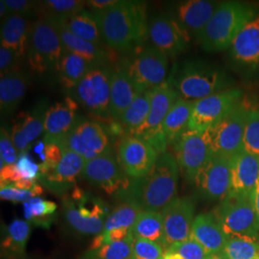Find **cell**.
Returning <instances> with one entry per match:
<instances>
[{
    "instance_id": "cell-1",
    "label": "cell",
    "mask_w": 259,
    "mask_h": 259,
    "mask_svg": "<svg viewBox=\"0 0 259 259\" xmlns=\"http://www.w3.org/2000/svg\"><path fill=\"white\" fill-rule=\"evenodd\" d=\"M104 44L121 53L143 47L148 38L146 3L118 0L108 9L93 12Z\"/></svg>"
},
{
    "instance_id": "cell-2",
    "label": "cell",
    "mask_w": 259,
    "mask_h": 259,
    "mask_svg": "<svg viewBox=\"0 0 259 259\" xmlns=\"http://www.w3.org/2000/svg\"><path fill=\"white\" fill-rule=\"evenodd\" d=\"M179 171L176 157L166 151L158 156L146 176L130 179L128 186L116 198L120 202L138 204L143 211L161 212L177 198Z\"/></svg>"
},
{
    "instance_id": "cell-3",
    "label": "cell",
    "mask_w": 259,
    "mask_h": 259,
    "mask_svg": "<svg viewBox=\"0 0 259 259\" xmlns=\"http://www.w3.org/2000/svg\"><path fill=\"white\" fill-rule=\"evenodd\" d=\"M169 79L180 98L191 102L233 89V81L229 75L203 60L184 62Z\"/></svg>"
},
{
    "instance_id": "cell-4",
    "label": "cell",
    "mask_w": 259,
    "mask_h": 259,
    "mask_svg": "<svg viewBox=\"0 0 259 259\" xmlns=\"http://www.w3.org/2000/svg\"><path fill=\"white\" fill-rule=\"evenodd\" d=\"M257 15L256 9L250 3L242 1L219 3L200 37L201 47L207 53H218L229 49L243 28Z\"/></svg>"
},
{
    "instance_id": "cell-5",
    "label": "cell",
    "mask_w": 259,
    "mask_h": 259,
    "mask_svg": "<svg viewBox=\"0 0 259 259\" xmlns=\"http://www.w3.org/2000/svg\"><path fill=\"white\" fill-rule=\"evenodd\" d=\"M62 207L66 225L83 236H97L102 233L111 213L100 198L78 187H74L71 194L64 196Z\"/></svg>"
},
{
    "instance_id": "cell-6",
    "label": "cell",
    "mask_w": 259,
    "mask_h": 259,
    "mask_svg": "<svg viewBox=\"0 0 259 259\" xmlns=\"http://www.w3.org/2000/svg\"><path fill=\"white\" fill-rule=\"evenodd\" d=\"M253 194L230 193L214 209L213 215L226 235L259 242V221Z\"/></svg>"
},
{
    "instance_id": "cell-7",
    "label": "cell",
    "mask_w": 259,
    "mask_h": 259,
    "mask_svg": "<svg viewBox=\"0 0 259 259\" xmlns=\"http://www.w3.org/2000/svg\"><path fill=\"white\" fill-rule=\"evenodd\" d=\"M64 53L62 40L51 17H40L32 27L28 65L32 71L39 75L59 72Z\"/></svg>"
},
{
    "instance_id": "cell-8",
    "label": "cell",
    "mask_w": 259,
    "mask_h": 259,
    "mask_svg": "<svg viewBox=\"0 0 259 259\" xmlns=\"http://www.w3.org/2000/svg\"><path fill=\"white\" fill-rule=\"evenodd\" d=\"M119 65L141 93L153 91L166 81L168 57L152 45L131 52Z\"/></svg>"
},
{
    "instance_id": "cell-9",
    "label": "cell",
    "mask_w": 259,
    "mask_h": 259,
    "mask_svg": "<svg viewBox=\"0 0 259 259\" xmlns=\"http://www.w3.org/2000/svg\"><path fill=\"white\" fill-rule=\"evenodd\" d=\"M180 98L170 79L152 91L150 112L146 121L132 136L145 140L160 155L166 152L167 141L162 132V123L171 108Z\"/></svg>"
},
{
    "instance_id": "cell-10",
    "label": "cell",
    "mask_w": 259,
    "mask_h": 259,
    "mask_svg": "<svg viewBox=\"0 0 259 259\" xmlns=\"http://www.w3.org/2000/svg\"><path fill=\"white\" fill-rule=\"evenodd\" d=\"M111 73L109 65L94 67L66 96L95 116H110Z\"/></svg>"
},
{
    "instance_id": "cell-11",
    "label": "cell",
    "mask_w": 259,
    "mask_h": 259,
    "mask_svg": "<svg viewBox=\"0 0 259 259\" xmlns=\"http://www.w3.org/2000/svg\"><path fill=\"white\" fill-rule=\"evenodd\" d=\"M248 111L240 101L223 119L204 132L211 155L232 159L243 150Z\"/></svg>"
},
{
    "instance_id": "cell-12",
    "label": "cell",
    "mask_w": 259,
    "mask_h": 259,
    "mask_svg": "<svg viewBox=\"0 0 259 259\" xmlns=\"http://www.w3.org/2000/svg\"><path fill=\"white\" fill-rule=\"evenodd\" d=\"M63 144L65 148L83 157L85 161L112 150L111 139L102 125L82 115H80Z\"/></svg>"
},
{
    "instance_id": "cell-13",
    "label": "cell",
    "mask_w": 259,
    "mask_h": 259,
    "mask_svg": "<svg viewBox=\"0 0 259 259\" xmlns=\"http://www.w3.org/2000/svg\"><path fill=\"white\" fill-rule=\"evenodd\" d=\"M231 167L230 158L211 155L192 184L196 194L206 201H223L231 192Z\"/></svg>"
},
{
    "instance_id": "cell-14",
    "label": "cell",
    "mask_w": 259,
    "mask_h": 259,
    "mask_svg": "<svg viewBox=\"0 0 259 259\" xmlns=\"http://www.w3.org/2000/svg\"><path fill=\"white\" fill-rule=\"evenodd\" d=\"M81 177L88 183L101 187L106 193L115 197L128 186L130 182V178L124 173L113 149L85 161Z\"/></svg>"
},
{
    "instance_id": "cell-15",
    "label": "cell",
    "mask_w": 259,
    "mask_h": 259,
    "mask_svg": "<svg viewBox=\"0 0 259 259\" xmlns=\"http://www.w3.org/2000/svg\"><path fill=\"white\" fill-rule=\"evenodd\" d=\"M243 93L232 89L194 102L188 130L204 133L223 119L240 102Z\"/></svg>"
},
{
    "instance_id": "cell-16",
    "label": "cell",
    "mask_w": 259,
    "mask_h": 259,
    "mask_svg": "<svg viewBox=\"0 0 259 259\" xmlns=\"http://www.w3.org/2000/svg\"><path fill=\"white\" fill-rule=\"evenodd\" d=\"M173 146L179 168L185 180L192 185L198 172L211 156L205 134L187 130Z\"/></svg>"
},
{
    "instance_id": "cell-17",
    "label": "cell",
    "mask_w": 259,
    "mask_h": 259,
    "mask_svg": "<svg viewBox=\"0 0 259 259\" xmlns=\"http://www.w3.org/2000/svg\"><path fill=\"white\" fill-rule=\"evenodd\" d=\"M158 156L148 142L132 135L122 138L117 148L121 167L126 176L133 180L146 176L155 165Z\"/></svg>"
},
{
    "instance_id": "cell-18",
    "label": "cell",
    "mask_w": 259,
    "mask_h": 259,
    "mask_svg": "<svg viewBox=\"0 0 259 259\" xmlns=\"http://www.w3.org/2000/svg\"><path fill=\"white\" fill-rule=\"evenodd\" d=\"M230 62L241 74L250 76L259 70V15L234 38L229 48Z\"/></svg>"
},
{
    "instance_id": "cell-19",
    "label": "cell",
    "mask_w": 259,
    "mask_h": 259,
    "mask_svg": "<svg viewBox=\"0 0 259 259\" xmlns=\"http://www.w3.org/2000/svg\"><path fill=\"white\" fill-rule=\"evenodd\" d=\"M148 38L167 57H175L185 52L190 37L171 15H158L148 22Z\"/></svg>"
},
{
    "instance_id": "cell-20",
    "label": "cell",
    "mask_w": 259,
    "mask_h": 259,
    "mask_svg": "<svg viewBox=\"0 0 259 259\" xmlns=\"http://www.w3.org/2000/svg\"><path fill=\"white\" fill-rule=\"evenodd\" d=\"M194 212V203L189 198H176L162 209L161 214L168 248L190 238Z\"/></svg>"
},
{
    "instance_id": "cell-21",
    "label": "cell",
    "mask_w": 259,
    "mask_h": 259,
    "mask_svg": "<svg viewBox=\"0 0 259 259\" xmlns=\"http://www.w3.org/2000/svg\"><path fill=\"white\" fill-rule=\"evenodd\" d=\"M85 160L69 149L64 150L63 157L57 166L46 175L37 178V181L54 194L65 196L81 177Z\"/></svg>"
},
{
    "instance_id": "cell-22",
    "label": "cell",
    "mask_w": 259,
    "mask_h": 259,
    "mask_svg": "<svg viewBox=\"0 0 259 259\" xmlns=\"http://www.w3.org/2000/svg\"><path fill=\"white\" fill-rule=\"evenodd\" d=\"M219 3L206 0H188L177 4L170 14L190 38L199 41Z\"/></svg>"
},
{
    "instance_id": "cell-23",
    "label": "cell",
    "mask_w": 259,
    "mask_h": 259,
    "mask_svg": "<svg viewBox=\"0 0 259 259\" xmlns=\"http://www.w3.org/2000/svg\"><path fill=\"white\" fill-rule=\"evenodd\" d=\"M46 100H41L29 111H22L15 118L11 138L19 153H24L33 141L45 133V120L48 110Z\"/></svg>"
},
{
    "instance_id": "cell-24",
    "label": "cell",
    "mask_w": 259,
    "mask_h": 259,
    "mask_svg": "<svg viewBox=\"0 0 259 259\" xmlns=\"http://www.w3.org/2000/svg\"><path fill=\"white\" fill-rule=\"evenodd\" d=\"M78 106L72 98L65 96L64 102L55 103L48 108L45 120V143L64 142L80 117L77 113Z\"/></svg>"
},
{
    "instance_id": "cell-25",
    "label": "cell",
    "mask_w": 259,
    "mask_h": 259,
    "mask_svg": "<svg viewBox=\"0 0 259 259\" xmlns=\"http://www.w3.org/2000/svg\"><path fill=\"white\" fill-rule=\"evenodd\" d=\"M230 193L253 194L259 180V157L242 150L231 159Z\"/></svg>"
},
{
    "instance_id": "cell-26",
    "label": "cell",
    "mask_w": 259,
    "mask_h": 259,
    "mask_svg": "<svg viewBox=\"0 0 259 259\" xmlns=\"http://www.w3.org/2000/svg\"><path fill=\"white\" fill-rule=\"evenodd\" d=\"M33 23L27 17L10 15L1 25V46L13 50L20 60L27 57Z\"/></svg>"
},
{
    "instance_id": "cell-27",
    "label": "cell",
    "mask_w": 259,
    "mask_h": 259,
    "mask_svg": "<svg viewBox=\"0 0 259 259\" xmlns=\"http://www.w3.org/2000/svg\"><path fill=\"white\" fill-rule=\"evenodd\" d=\"M190 238L201 244L209 254L222 253L229 239L213 213H203L195 217Z\"/></svg>"
},
{
    "instance_id": "cell-28",
    "label": "cell",
    "mask_w": 259,
    "mask_h": 259,
    "mask_svg": "<svg viewBox=\"0 0 259 259\" xmlns=\"http://www.w3.org/2000/svg\"><path fill=\"white\" fill-rule=\"evenodd\" d=\"M51 18L55 23L56 29L62 40L64 49L83 57V59L89 61L94 67L108 66L110 57L108 52L104 49V47L96 46L93 42L77 37L68 29H66L59 19L54 17Z\"/></svg>"
},
{
    "instance_id": "cell-29",
    "label": "cell",
    "mask_w": 259,
    "mask_h": 259,
    "mask_svg": "<svg viewBox=\"0 0 259 259\" xmlns=\"http://www.w3.org/2000/svg\"><path fill=\"white\" fill-rule=\"evenodd\" d=\"M139 89L120 65L112 68L111 82L110 116L119 120L122 113L139 96Z\"/></svg>"
},
{
    "instance_id": "cell-30",
    "label": "cell",
    "mask_w": 259,
    "mask_h": 259,
    "mask_svg": "<svg viewBox=\"0 0 259 259\" xmlns=\"http://www.w3.org/2000/svg\"><path fill=\"white\" fill-rule=\"evenodd\" d=\"M27 78L22 72L14 71L1 76L0 111L2 118L12 115L19 108L27 92Z\"/></svg>"
},
{
    "instance_id": "cell-31",
    "label": "cell",
    "mask_w": 259,
    "mask_h": 259,
    "mask_svg": "<svg viewBox=\"0 0 259 259\" xmlns=\"http://www.w3.org/2000/svg\"><path fill=\"white\" fill-rule=\"evenodd\" d=\"M32 225L27 221L16 219L2 228V257L18 259L24 256Z\"/></svg>"
},
{
    "instance_id": "cell-32",
    "label": "cell",
    "mask_w": 259,
    "mask_h": 259,
    "mask_svg": "<svg viewBox=\"0 0 259 259\" xmlns=\"http://www.w3.org/2000/svg\"><path fill=\"white\" fill-rule=\"evenodd\" d=\"M54 18L59 19L66 29L77 37L102 47V37L100 35L97 19L93 11L83 9L74 14Z\"/></svg>"
},
{
    "instance_id": "cell-33",
    "label": "cell",
    "mask_w": 259,
    "mask_h": 259,
    "mask_svg": "<svg viewBox=\"0 0 259 259\" xmlns=\"http://www.w3.org/2000/svg\"><path fill=\"white\" fill-rule=\"evenodd\" d=\"M193 107L194 102L179 98L168 112L161 127L168 145H173L188 130Z\"/></svg>"
},
{
    "instance_id": "cell-34",
    "label": "cell",
    "mask_w": 259,
    "mask_h": 259,
    "mask_svg": "<svg viewBox=\"0 0 259 259\" xmlns=\"http://www.w3.org/2000/svg\"><path fill=\"white\" fill-rule=\"evenodd\" d=\"M132 232L135 239L157 243L163 248L164 252L168 249L161 212L142 211L139 213L135 225L132 228Z\"/></svg>"
},
{
    "instance_id": "cell-35",
    "label": "cell",
    "mask_w": 259,
    "mask_h": 259,
    "mask_svg": "<svg viewBox=\"0 0 259 259\" xmlns=\"http://www.w3.org/2000/svg\"><path fill=\"white\" fill-rule=\"evenodd\" d=\"M93 68L94 66L83 57L64 49L58 76L65 93L73 90Z\"/></svg>"
},
{
    "instance_id": "cell-36",
    "label": "cell",
    "mask_w": 259,
    "mask_h": 259,
    "mask_svg": "<svg viewBox=\"0 0 259 259\" xmlns=\"http://www.w3.org/2000/svg\"><path fill=\"white\" fill-rule=\"evenodd\" d=\"M57 204L54 202L34 198L23 204L24 217L27 222L37 228L49 229L55 221Z\"/></svg>"
},
{
    "instance_id": "cell-37",
    "label": "cell",
    "mask_w": 259,
    "mask_h": 259,
    "mask_svg": "<svg viewBox=\"0 0 259 259\" xmlns=\"http://www.w3.org/2000/svg\"><path fill=\"white\" fill-rule=\"evenodd\" d=\"M152 91L142 92L122 113L119 118L122 127L129 132L130 135L146 121L150 112Z\"/></svg>"
},
{
    "instance_id": "cell-38",
    "label": "cell",
    "mask_w": 259,
    "mask_h": 259,
    "mask_svg": "<svg viewBox=\"0 0 259 259\" xmlns=\"http://www.w3.org/2000/svg\"><path fill=\"white\" fill-rule=\"evenodd\" d=\"M143 210L138 204L131 202H121L108 216L103 232L113 229H132L139 213Z\"/></svg>"
},
{
    "instance_id": "cell-39",
    "label": "cell",
    "mask_w": 259,
    "mask_h": 259,
    "mask_svg": "<svg viewBox=\"0 0 259 259\" xmlns=\"http://www.w3.org/2000/svg\"><path fill=\"white\" fill-rule=\"evenodd\" d=\"M134 237L127 240L111 243L98 250H88L81 259H132Z\"/></svg>"
},
{
    "instance_id": "cell-40",
    "label": "cell",
    "mask_w": 259,
    "mask_h": 259,
    "mask_svg": "<svg viewBox=\"0 0 259 259\" xmlns=\"http://www.w3.org/2000/svg\"><path fill=\"white\" fill-rule=\"evenodd\" d=\"M222 253L229 259H254L259 257V242L231 237L227 241Z\"/></svg>"
},
{
    "instance_id": "cell-41",
    "label": "cell",
    "mask_w": 259,
    "mask_h": 259,
    "mask_svg": "<svg viewBox=\"0 0 259 259\" xmlns=\"http://www.w3.org/2000/svg\"><path fill=\"white\" fill-rule=\"evenodd\" d=\"M85 4L80 0H46L38 2L37 12L42 17H64L82 11Z\"/></svg>"
},
{
    "instance_id": "cell-42",
    "label": "cell",
    "mask_w": 259,
    "mask_h": 259,
    "mask_svg": "<svg viewBox=\"0 0 259 259\" xmlns=\"http://www.w3.org/2000/svg\"><path fill=\"white\" fill-rule=\"evenodd\" d=\"M243 150L259 157V109L248 111L243 138Z\"/></svg>"
},
{
    "instance_id": "cell-43",
    "label": "cell",
    "mask_w": 259,
    "mask_h": 259,
    "mask_svg": "<svg viewBox=\"0 0 259 259\" xmlns=\"http://www.w3.org/2000/svg\"><path fill=\"white\" fill-rule=\"evenodd\" d=\"M164 253H178L184 259H206L209 253L192 238L170 246Z\"/></svg>"
},
{
    "instance_id": "cell-44",
    "label": "cell",
    "mask_w": 259,
    "mask_h": 259,
    "mask_svg": "<svg viewBox=\"0 0 259 259\" xmlns=\"http://www.w3.org/2000/svg\"><path fill=\"white\" fill-rule=\"evenodd\" d=\"M44 189L39 185H36L33 190H21L14 185H10L0 189V196L2 200L13 203H26L28 201L42 195Z\"/></svg>"
},
{
    "instance_id": "cell-45",
    "label": "cell",
    "mask_w": 259,
    "mask_h": 259,
    "mask_svg": "<svg viewBox=\"0 0 259 259\" xmlns=\"http://www.w3.org/2000/svg\"><path fill=\"white\" fill-rule=\"evenodd\" d=\"M163 248L151 241L135 239L133 242V257L137 259H162Z\"/></svg>"
},
{
    "instance_id": "cell-46",
    "label": "cell",
    "mask_w": 259,
    "mask_h": 259,
    "mask_svg": "<svg viewBox=\"0 0 259 259\" xmlns=\"http://www.w3.org/2000/svg\"><path fill=\"white\" fill-rule=\"evenodd\" d=\"M0 162L1 168L5 165L16 164L19 155L11 136L7 130L1 128L0 131Z\"/></svg>"
},
{
    "instance_id": "cell-47",
    "label": "cell",
    "mask_w": 259,
    "mask_h": 259,
    "mask_svg": "<svg viewBox=\"0 0 259 259\" xmlns=\"http://www.w3.org/2000/svg\"><path fill=\"white\" fill-rule=\"evenodd\" d=\"M20 175L23 179H28L32 181H37L39 174V165L35 163L29 156L27 152L19 154V158L16 162Z\"/></svg>"
},
{
    "instance_id": "cell-48",
    "label": "cell",
    "mask_w": 259,
    "mask_h": 259,
    "mask_svg": "<svg viewBox=\"0 0 259 259\" xmlns=\"http://www.w3.org/2000/svg\"><path fill=\"white\" fill-rule=\"evenodd\" d=\"M18 55L9 48L1 46L0 47V73L1 76L9 74L14 71H19L17 69L19 62Z\"/></svg>"
},
{
    "instance_id": "cell-49",
    "label": "cell",
    "mask_w": 259,
    "mask_h": 259,
    "mask_svg": "<svg viewBox=\"0 0 259 259\" xmlns=\"http://www.w3.org/2000/svg\"><path fill=\"white\" fill-rule=\"evenodd\" d=\"M9 15H19L27 17L29 14L37 12L38 2L30 0H4Z\"/></svg>"
},
{
    "instance_id": "cell-50",
    "label": "cell",
    "mask_w": 259,
    "mask_h": 259,
    "mask_svg": "<svg viewBox=\"0 0 259 259\" xmlns=\"http://www.w3.org/2000/svg\"><path fill=\"white\" fill-rule=\"evenodd\" d=\"M98 236L101 240L102 246L111 243L122 242L134 237L132 229H113L108 232H103Z\"/></svg>"
},
{
    "instance_id": "cell-51",
    "label": "cell",
    "mask_w": 259,
    "mask_h": 259,
    "mask_svg": "<svg viewBox=\"0 0 259 259\" xmlns=\"http://www.w3.org/2000/svg\"><path fill=\"white\" fill-rule=\"evenodd\" d=\"M23 178L20 175L18 167L16 164L12 165H5L1 168L0 171V180H1V187L13 185Z\"/></svg>"
},
{
    "instance_id": "cell-52",
    "label": "cell",
    "mask_w": 259,
    "mask_h": 259,
    "mask_svg": "<svg viewBox=\"0 0 259 259\" xmlns=\"http://www.w3.org/2000/svg\"><path fill=\"white\" fill-rule=\"evenodd\" d=\"M118 0H90L87 1V5L93 9V12L102 11L113 6Z\"/></svg>"
},
{
    "instance_id": "cell-53",
    "label": "cell",
    "mask_w": 259,
    "mask_h": 259,
    "mask_svg": "<svg viewBox=\"0 0 259 259\" xmlns=\"http://www.w3.org/2000/svg\"><path fill=\"white\" fill-rule=\"evenodd\" d=\"M37 181H32V180H28V179H22L19 182L13 184L15 187L21 189V190H33L35 188V186L37 185Z\"/></svg>"
},
{
    "instance_id": "cell-54",
    "label": "cell",
    "mask_w": 259,
    "mask_h": 259,
    "mask_svg": "<svg viewBox=\"0 0 259 259\" xmlns=\"http://www.w3.org/2000/svg\"><path fill=\"white\" fill-rule=\"evenodd\" d=\"M253 203H254V208H255V212L257 215L259 221V180L255 190H254V195H253Z\"/></svg>"
},
{
    "instance_id": "cell-55",
    "label": "cell",
    "mask_w": 259,
    "mask_h": 259,
    "mask_svg": "<svg viewBox=\"0 0 259 259\" xmlns=\"http://www.w3.org/2000/svg\"><path fill=\"white\" fill-rule=\"evenodd\" d=\"M9 11L4 2V0L0 1V18L1 19H5L7 17H9Z\"/></svg>"
},
{
    "instance_id": "cell-56",
    "label": "cell",
    "mask_w": 259,
    "mask_h": 259,
    "mask_svg": "<svg viewBox=\"0 0 259 259\" xmlns=\"http://www.w3.org/2000/svg\"><path fill=\"white\" fill-rule=\"evenodd\" d=\"M45 149H46L45 142L44 141H39L37 145L35 146V152L40 156V155H42L45 153Z\"/></svg>"
},
{
    "instance_id": "cell-57",
    "label": "cell",
    "mask_w": 259,
    "mask_h": 259,
    "mask_svg": "<svg viewBox=\"0 0 259 259\" xmlns=\"http://www.w3.org/2000/svg\"><path fill=\"white\" fill-rule=\"evenodd\" d=\"M162 259H184L178 253H164Z\"/></svg>"
},
{
    "instance_id": "cell-58",
    "label": "cell",
    "mask_w": 259,
    "mask_h": 259,
    "mask_svg": "<svg viewBox=\"0 0 259 259\" xmlns=\"http://www.w3.org/2000/svg\"><path fill=\"white\" fill-rule=\"evenodd\" d=\"M206 259H229L223 253H216V254H209Z\"/></svg>"
},
{
    "instance_id": "cell-59",
    "label": "cell",
    "mask_w": 259,
    "mask_h": 259,
    "mask_svg": "<svg viewBox=\"0 0 259 259\" xmlns=\"http://www.w3.org/2000/svg\"><path fill=\"white\" fill-rule=\"evenodd\" d=\"M132 259H137V258H134V257H132Z\"/></svg>"
}]
</instances>
